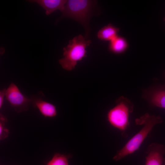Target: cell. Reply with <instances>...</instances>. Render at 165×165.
Masks as SVG:
<instances>
[{
  "instance_id": "6",
  "label": "cell",
  "mask_w": 165,
  "mask_h": 165,
  "mask_svg": "<svg viewBox=\"0 0 165 165\" xmlns=\"http://www.w3.org/2000/svg\"><path fill=\"white\" fill-rule=\"evenodd\" d=\"M145 165H165V146L156 143H152L146 151Z\"/></svg>"
},
{
  "instance_id": "4",
  "label": "cell",
  "mask_w": 165,
  "mask_h": 165,
  "mask_svg": "<svg viewBox=\"0 0 165 165\" xmlns=\"http://www.w3.org/2000/svg\"><path fill=\"white\" fill-rule=\"evenodd\" d=\"M117 105L108 112L107 118L110 124L122 130H125L128 125L130 108L121 99L117 101Z\"/></svg>"
},
{
  "instance_id": "13",
  "label": "cell",
  "mask_w": 165,
  "mask_h": 165,
  "mask_svg": "<svg viewBox=\"0 0 165 165\" xmlns=\"http://www.w3.org/2000/svg\"><path fill=\"white\" fill-rule=\"evenodd\" d=\"M7 122L6 117L2 114L0 115V139L2 140L8 136L9 131L6 127Z\"/></svg>"
},
{
  "instance_id": "5",
  "label": "cell",
  "mask_w": 165,
  "mask_h": 165,
  "mask_svg": "<svg viewBox=\"0 0 165 165\" xmlns=\"http://www.w3.org/2000/svg\"><path fill=\"white\" fill-rule=\"evenodd\" d=\"M5 98L15 111L18 113L28 110L31 104L30 98L23 95L17 86L12 82L6 89Z\"/></svg>"
},
{
  "instance_id": "7",
  "label": "cell",
  "mask_w": 165,
  "mask_h": 165,
  "mask_svg": "<svg viewBox=\"0 0 165 165\" xmlns=\"http://www.w3.org/2000/svg\"><path fill=\"white\" fill-rule=\"evenodd\" d=\"M30 98L31 104L34 107L38 109L44 117L51 118L56 115V108L53 104L44 101L40 97L37 96H33Z\"/></svg>"
},
{
  "instance_id": "12",
  "label": "cell",
  "mask_w": 165,
  "mask_h": 165,
  "mask_svg": "<svg viewBox=\"0 0 165 165\" xmlns=\"http://www.w3.org/2000/svg\"><path fill=\"white\" fill-rule=\"evenodd\" d=\"M151 102L156 106L165 108V91L160 90L155 93L152 97Z\"/></svg>"
},
{
  "instance_id": "10",
  "label": "cell",
  "mask_w": 165,
  "mask_h": 165,
  "mask_svg": "<svg viewBox=\"0 0 165 165\" xmlns=\"http://www.w3.org/2000/svg\"><path fill=\"white\" fill-rule=\"evenodd\" d=\"M128 47V43L126 39L118 35L110 41L108 49L112 53L119 54L124 52Z\"/></svg>"
},
{
  "instance_id": "1",
  "label": "cell",
  "mask_w": 165,
  "mask_h": 165,
  "mask_svg": "<svg viewBox=\"0 0 165 165\" xmlns=\"http://www.w3.org/2000/svg\"><path fill=\"white\" fill-rule=\"evenodd\" d=\"M162 122V119L160 117L150 116L147 114L136 120L137 124H144V126L121 149L117 152L113 157L114 160L116 161L120 160L138 149L153 127L156 125Z\"/></svg>"
},
{
  "instance_id": "8",
  "label": "cell",
  "mask_w": 165,
  "mask_h": 165,
  "mask_svg": "<svg viewBox=\"0 0 165 165\" xmlns=\"http://www.w3.org/2000/svg\"><path fill=\"white\" fill-rule=\"evenodd\" d=\"M28 1L39 4L45 10L46 14L48 15L56 10L59 9L61 11L63 9L67 0H35Z\"/></svg>"
},
{
  "instance_id": "9",
  "label": "cell",
  "mask_w": 165,
  "mask_h": 165,
  "mask_svg": "<svg viewBox=\"0 0 165 165\" xmlns=\"http://www.w3.org/2000/svg\"><path fill=\"white\" fill-rule=\"evenodd\" d=\"M119 30V28L111 24H109L98 31L97 37L102 41L110 42L118 35Z\"/></svg>"
},
{
  "instance_id": "11",
  "label": "cell",
  "mask_w": 165,
  "mask_h": 165,
  "mask_svg": "<svg viewBox=\"0 0 165 165\" xmlns=\"http://www.w3.org/2000/svg\"><path fill=\"white\" fill-rule=\"evenodd\" d=\"M71 156L70 155L56 153L47 165H69L68 160Z\"/></svg>"
},
{
  "instance_id": "3",
  "label": "cell",
  "mask_w": 165,
  "mask_h": 165,
  "mask_svg": "<svg viewBox=\"0 0 165 165\" xmlns=\"http://www.w3.org/2000/svg\"><path fill=\"white\" fill-rule=\"evenodd\" d=\"M91 43L79 35L69 40L68 45L63 48V57L59 60V63L64 69L70 71L74 69L77 62L86 57V47Z\"/></svg>"
},
{
  "instance_id": "2",
  "label": "cell",
  "mask_w": 165,
  "mask_h": 165,
  "mask_svg": "<svg viewBox=\"0 0 165 165\" xmlns=\"http://www.w3.org/2000/svg\"><path fill=\"white\" fill-rule=\"evenodd\" d=\"M96 2L88 0H67L61 11L62 17L72 19L83 26L85 30V38L86 39L90 31L89 22Z\"/></svg>"
},
{
  "instance_id": "14",
  "label": "cell",
  "mask_w": 165,
  "mask_h": 165,
  "mask_svg": "<svg viewBox=\"0 0 165 165\" xmlns=\"http://www.w3.org/2000/svg\"><path fill=\"white\" fill-rule=\"evenodd\" d=\"M6 89L3 88L0 91V108H2L3 105L4 98L5 97V92Z\"/></svg>"
}]
</instances>
